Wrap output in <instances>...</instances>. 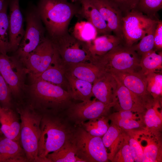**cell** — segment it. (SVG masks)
<instances>
[{
	"label": "cell",
	"instance_id": "cell-31",
	"mask_svg": "<svg viewBox=\"0 0 162 162\" xmlns=\"http://www.w3.org/2000/svg\"><path fill=\"white\" fill-rule=\"evenodd\" d=\"M98 34L96 29L91 23L81 21L75 24L72 35L79 40L88 43L94 40Z\"/></svg>",
	"mask_w": 162,
	"mask_h": 162
},
{
	"label": "cell",
	"instance_id": "cell-45",
	"mask_svg": "<svg viewBox=\"0 0 162 162\" xmlns=\"http://www.w3.org/2000/svg\"><path fill=\"white\" fill-rule=\"evenodd\" d=\"M1 132H1V130H0V134H1Z\"/></svg>",
	"mask_w": 162,
	"mask_h": 162
},
{
	"label": "cell",
	"instance_id": "cell-40",
	"mask_svg": "<svg viewBox=\"0 0 162 162\" xmlns=\"http://www.w3.org/2000/svg\"><path fill=\"white\" fill-rule=\"evenodd\" d=\"M124 14L136 9L140 0H111Z\"/></svg>",
	"mask_w": 162,
	"mask_h": 162
},
{
	"label": "cell",
	"instance_id": "cell-39",
	"mask_svg": "<svg viewBox=\"0 0 162 162\" xmlns=\"http://www.w3.org/2000/svg\"><path fill=\"white\" fill-rule=\"evenodd\" d=\"M11 93L9 86L0 73V102L5 106L10 104Z\"/></svg>",
	"mask_w": 162,
	"mask_h": 162
},
{
	"label": "cell",
	"instance_id": "cell-12",
	"mask_svg": "<svg viewBox=\"0 0 162 162\" xmlns=\"http://www.w3.org/2000/svg\"><path fill=\"white\" fill-rule=\"evenodd\" d=\"M110 73L137 96L146 109L153 105L154 100L147 89L146 76L140 71H116Z\"/></svg>",
	"mask_w": 162,
	"mask_h": 162
},
{
	"label": "cell",
	"instance_id": "cell-41",
	"mask_svg": "<svg viewBox=\"0 0 162 162\" xmlns=\"http://www.w3.org/2000/svg\"><path fill=\"white\" fill-rule=\"evenodd\" d=\"M141 115L129 110H119L114 112L107 117L110 120L117 119H143Z\"/></svg>",
	"mask_w": 162,
	"mask_h": 162
},
{
	"label": "cell",
	"instance_id": "cell-9",
	"mask_svg": "<svg viewBox=\"0 0 162 162\" xmlns=\"http://www.w3.org/2000/svg\"><path fill=\"white\" fill-rule=\"evenodd\" d=\"M32 82L33 95L44 104L59 107L67 104L71 98L68 92L59 86L42 80Z\"/></svg>",
	"mask_w": 162,
	"mask_h": 162
},
{
	"label": "cell",
	"instance_id": "cell-15",
	"mask_svg": "<svg viewBox=\"0 0 162 162\" xmlns=\"http://www.w3.org/2000/svg\"><path fill=\"white\" fill-rule=\"evenodd\" d=\"M99 10L107 26L115 35L123 41L122 30V13L111 0H90Z\"/></svg>",
	"mask_w": 162,
	"mask_h": 162
},
{
	"label": "cell",
	"instance_id": "cell-23",
	"mask_svg": "<svg viewBox=\"0 0 162 162\" xmlns=\"http://www.w3.org/2000/svg\"><path fill=\"white\" fill-rule=\"evenodd\" d=\"M1 131L5 137L19 142L20 124L15 113L8 107L2 108L0 112Z\"/></svg>",
	"mask_w": 162,
	"mask_h": 162
},
{
	"label": "cell",
	"instance_id": "cell-25",
	"mask_svg": "<svg viewBox=\"0 0 162 162\" xmlns=\"http://www.w3.org/2000/svg\"><path fill=\"white\" fill-rule=\"evenodd\" d=\"M123 43L120 38L110 34L97 36L94 40L87 43L94 57L102 56Z\"/></svg>",
	"mask_w": 162,
	"mask_h": 162
},
{
	"label": "cell",
	"instance_id": "cell-22",
	"mask_svg": "<svg viewBox=\"0 0 162 162\" xmlns=\"http://www.w3.org/2000/svg\"><path fill=\"white\" fill-rule=\"evenodd\" d=\"M25 152L18 141L5 137L0 140V162H25Z\"/></svg>",
	"mask_w": 162,
	"mask_h": 162
},
{
	"label": "cell",
	"instance_id": "cell-14",
	"mask_svg": "<svg viewBox=\"0 0 162 162\" xmlns=\"http://www.w3.org/2000/svg\"><path fill=\"white\" fill-rule=\"evenodd\" d=\"M158 132L145 128L133 132L143 150V162L162 161V144Z\"/></svg>",
	"mask_w": 162,
	"mask_h": 162
},
{
	"label": "cell",
	"instance_id": "cell-26",
	"mask_svg": "<svg viewBox=\"0 0 162 162\" xmlns=\"http://www.w3.org/2000/svg\"><path fill=\"white\" fill-rule=\"evenodd\" d=\"M119 127L111 123L105 134L102 138L108 153L109 160L112 161L122 145L125 135Z\"/></svg>",
	"mask_w": 162,
	"mask_h": 162
},
{
	"label": "cell",
	"instance_id": "cell-16",
	"mask_svg": "<svg viewBox=\"0 0 162 162\" xmlns=\"http://www.w3.org/2000/svg\"><path fill=\"white\" fill-rule=\"evenodd\" d=\"M9 40L10 51L18 49L25 30L24 28L23 17L20 10L19 0H11L9 15Z\"/></svg>",
	"mask_w": 162,
	"mask_h": 162
},
{
	"label": "cell",
	"instance_id": "cell-6",
	"mask_svg": "<svg viewBox=\"0 0 162 162\" xmlns=\"http://www.w3.org/2000/svg\"><path fill=\"white\" fill-rule=\"evenodd\" d=\"M71 139L76 156L86 162L108 161V153L101 137L92 136L83 128H80L72 133Z\"/></svg>",
	"mask_w": 162,
	"mask_h": 162
},
{
	"label": "cell",
	"instance_id": "cell-21",
	"mask_svg": "<svg viewBox=\"0 0 162 162\" xmlns=\"http://www.w3.org/2000/svg\"><path fill=\"white\" fill-rule=\"evenodd\" d=\"M30 75L32 81L43 80L62 88L63 86L66 85L67 86L65 79L64 68L58 56L44 72L38 74H30Z\"/></svg>",
	"mask_w": 162,
	"mask_h": 162
},
{
	"label": "cell",
	"instance_id": "cell-30",
	"mask_svg": "<svg viewBox=\"0 0 162 162\" xmlns=\"http://www.w3.org/2000/svg\"><path fill=\"white\" fill-rule=\"evenodd\" d=\"M159 100H154L153 104L146 109L143 118L146 129L159 131L161 128V113L158 110L160 107Z\"/></svg>",
	"mask_w": 162,
	"mask_h": 162
},
{
	"label": "cell",
	"instance_id": "cell-10",
	"mask_svg": "<svg viewBox=\"0 0 162 162\" xmlns=\"http://www.w3.org/2000/svg\"><path fill=\"white\" fill-rule=\"evenodd\" d=\"M58 56L51 40L47 37L30 53L23 62L26 66V73H40L47 69Z\"/></svg>",
	"mask_w": 162,
	"mask_h": 162
},
{
	"label": "cell",
	"instance_id": "cell-44",
	"mask_svg": "<svg viewBox=\"0 0 162 162\" xmlns=\"http://www.w3.org/2000/svg\"><path fill=\"white\" fill-rule=\"evenodd\" d=\"M2 109V108H1V107L0 106V111H1Z\"/></svg>",
	"mask_w": 162,
	"mask_h": 162
},
{
	"label": "cell",
	"instance_id": "cell-1",
	"mask_svg": "<svg viewBox=\"0 0 162 162\" xmlns=\"http://www.w3.org/2000/svg\"><path fill=\"white\" fill-rule=\"evenodd\" d=\"M36 8L51 40L68 32L70 20L80 9L67 0H39Z\"/></svg>",
	"mask_w": 162,
	"mask_h": 162
},
{
	"label": "cell",
	"instance_id": "cell-37",
	"mask_svg": "<svg viewBox=\"0 0 162 162\" xmlns=\"http://www.w3.org/2000/svg\"><path fill=\"white\" fill-rule=\"evenodd\" d=\"M111 123L117 125L123 130L136 131L142 128L143 124V119H117L110 120Z\"/></svg>",
	"mask_w": 162,
	"mask_h": 162
},
{
	"label": "cell",
	"instance_id": "cell-35",
	"mask_svg": "<svg viewBox=\"0 0 162 162\" xmlns=\"http://www.w3.org/2000/svg\"><path fill=\"white\" fill-rule=\"evenodd\" d=\"M157 23L141 39L138 43L132 46L139 55H141L154 49V35Z\"/></svg>",
	"mask_w": 162,
	"mask_h": 162
},
{
	"label": "cell",
	"instance_id": "cell-36",
	"mask_svg": "<svg viewBox=\"0 0 162 162\" xmlns=\"http://www.w3.org/2000/svg\"><path fill=\"white\" fill-rule=\"evenodd\" d=\"M112 162H134V158L132 149L128 142L126 136Z\"/></svg>",
	"mask_w": 162,
	"mask_h": 162
},
{
	"label": "cell",
	"instance_id": "cell-42",
	"mask_svg": "<svg viewBox=\"0 0 162 162\" xmlns=\"http://www.w3.org/2000/svg\"><path fill=\"white\" fill-rule=\"evenodd\" d=\"M154 48L158 50L162 49V21L159 20L156 25L154 35Z\"/></svg>",
	"mask_w": 162,
	"mask_h": 162
},
{
	"label": "cell",
	"instance_id": "cell-43",
	"mask_svg": "<svg viewBox=\"0 0 162 162\" xmlns=\"http://www.w3.org/2000/svg\"><path fill=\"white\" fill-rule=\"evenodd\" d=\"M6 1V0H0V11L3 7Z\"/></svg>",
	"mask_w": 162,
	"mask_h": 162
},
{
	"label": "cell",
	"instance_id": "cell-4",
	"mask_svg": "<svg viewBox=\"0 0 162 162\" xmlns=\"http://www.w3.org/2000/svg\"><path fill=\"white\" fill-rule=\"evenodd\" d=\"M122 43L104 55L94 57V63L104 72L109 73L136 71L140 67L139 55L132 46Z\"/></svg>",
	"mask_w": 162,
	"mask_h": 162
},
{
	"label": "cell",
	"instance_id": "cell-2",
	"mask_svg": "<svg viewBox=\"0 0 162 162\" xmlns=\"http://www.w3.org/2000/svg\"><path fill=\"white\" fill-rule=\"evenodd\" d=\"M40 129L38 156L40 162H50L48 154L60 148L71 138L72 133L59 120L47 117L42 118Z\"/></svg>",
	"mask_w": 162,
	"mask_h": 162
},
{
	"label": "cell",
	"instance_id": "cell-8",
	"mask_svg": "<svg viewBox=\"0 0 162 162\" xmlns=\"http://www.w3.org/2000/svg\"><path fill=\"white\" fill-rule=\"evenodd\" d=\"M159 20L150 18L136 9L123 14L122 30L124 44L129 47L132 46Z\"/></svg>",
	"mask_w": 162,
	"mask_h": 162
},
{
	"label": "cell",
	"instance_id": "cell-18",
	"mask_svg": "<svg viewBox=\"0 0 162 162\" xmlns=\"http://www.w3.org/2000/svg\"><path fill=\"white\" fill-rule=\"evenodd\" d=\"M116 84V79L112 74L104 72L92 84L93 96L104 104H115L114 100Z\"/></svg>",
	"mask_w": 162,
	"mask_h": 162
},
{
	"label": "cell",
	"instance_id": "cell-33",
	"mask_svg": "<svg viewBox=\"0 0 162 162\" xmlns=\"http://www.w3.org/2000/svg\"><path fill=\"white\" fill-rule=\"evenodd\" d=\"M162 8V0H140L136 9L152 19L159 20L157 12Z\"/></svg>",
	"mask_w": 162,
	"mask_h": 162
},
{
	"label": "cell",
	"instance_id": "cell-28",
	"mask_svg": "<svg viewBox=\"0 0 162 162\" xmlns=\"http://www.w3.org/2000/svg\"><path fill=\"white\" fill-rule=\"evenodd\" d=\"M140 62V71L143 75L159 72L162 68V52L154 49L141 55Z\"/></svg>",
	"mask_w": 162,
	"mask_h": 162
},
{
	"label": "cell",
	"instance_id": "cell-5",
	"mask_svg": "<svg viewBox=\"0 0 162 162\" xmlns=\"http://www.w3.org/2000/svg\"><path fill=\"white\" fill-rule=\"evenodd\" d=\"M51 40L64 68L80 63L94 61V57L87 43L78 40L68 32Z\"/></svg>",
	"mask_w": 162,
	"mask_h": 162
},
{
	"label": "cell",
	"instance_id": "cell-13",
	"mask_svg": "<svg viewBox=\"0 0 162 162\" xmlns=\"http://www.w3.org/2000/svg\"><path fill=\"white\" fill-rule=\"evenodd\" d=\"M95 98L75 104L69 109V117L75 122L80 124L87 120L106 116L110 109L114 106L113 103L104 104Z\"/></svg>",
	"mask_w": 162,
	"mask_h": 162
},
{
	"label": "cell",
	"instance_id": "cell-27",
	"mask_svg": "<svg viewBox=\"0 0 162 162\" xmlns=\"http://www.w3.org/2000/svg\"><path fill=\"white\" fill-rule=\"evenodd\" d=\"M71 137L59 149L48 154L46 158L50 162H86L76 156V147Z\"/></svg>",
	"mask_w": 162,
	"mask_h": 162
},
{
	"label": "cell",
	"instance_id": "cell-20",
	"mask_svg": "<svg viewBox=\"0 0 162 162\" xmlns=\"http://www.w3.org/2000/svg\"><path fill=\"white\" fill-rule=\"evenodd\" d=\"M81 8L78 13L96 29L98 34H110L111 32L102 15L90 0H79Z\"/></svg>",
	"mask_w": 162,
	"mask_h": 162
},
{
	"label": "cell",
	"instance_id": "cell-11",
	"mask_svg": "<svg viewBox=\"0 0 162 162\" xmlns=\"http://www.w3.org/2000/svg\"><path fill=\"white\" fill-rule=\"evenodd\" d=\"M0 73L9 86L11 93L18 94L22 89L26 69L20 64L17 58L0 52Z\"/></svg>",
	"mask_w": 162,
	"mask_h": 162
},
{
	"label": "cell",
	"instance_id": "cell-29",
	"mask_svg": "<svg viewBox=\"0 0 162 162\" xmlns=\"http://www.w3.org/2000/svg\"><path fill=\"white\" fill-rule=\"evenodd\" d=\"M8 6L6 1L0 11V52L4 55H7V52L10 51Z\"/></svg>",
	"mask_w": 162,
	"mask_h": 162
},
{
	"label": "cell",
	"instance_id": "cell-34",
	"mask_svg": "<svg viewBox=\"0 0 162 162\" xmlns=\"http://www.w3.org/2000/svg\"><path fill=\"white\" fill-rule=\"evenodd\" d=\"M147 89L154 100H159L162 94V75L160 73L154 72L146 76Z\"/></svg>",
	"mask_w": 162,
	"mask_h": 162
},
{
	"label": "cell",
	"instance_id": "cell-19",
	"mask_svg": "<svg viewBox=\"0 0 162 162\" xmlns=\"http://www.w3.org/2000/svg\"><path fill=\"white\" fill-rule=\"evenodd\" d=\"M64 68L65 73L92 84L105 72L93 62L80 63Z\"/></svg>",
	"mask_w": 162,
	"mask_h": 162
},
{
	"label": "cell",
	"instance_id": "cell-32",
	"mask_svg": "<svg viewBox=\"0 0 162 162\" xmlns=\"http://www.w3.org/2000/svg\"><path fill=\"white\" fill-rule=\"evenodd\" d=\"M109 120L106 116H103L89 120L86 122H82L80 124L91 135L101 137L106 132L110 126Z\"/></svg>",
	"mask_w": 162,
	"mask_h": 162
},
{
	"label": "cell",
	"instance_id": "cell-24",
	"mask_svg": "<svg viewBox=\"0 0 162 162\" xmlns=\"http://www.w3.org/2000/svg\"><path fill=\"white\" fill-rule=\"evenodd\" d=\"M67 80V91L71 98L76 100L87 101L93 96L92 84L73 76L65 72Z\"/></svg>",
	"mask_w": 162,
	"mask_h": 162
},
{
	"label": "cell",
	"instance_id": "cell-17",
	"mask_svg": "<svg viewBox=\"0 0 162 162\" xmlns=\"http://www.w3.org/2000/svg\"><path fill=\"white\" fill-rule=\"evenodd\" d=\"M114 77L117 83L114 100V106H116L119 111L129 110L140 115L144 113L146 109L142 100Z\"/></svg>",
	"mask_w": 162,
	"mask_h": 162
},
{
	"label": "cell",
	"instance_id": "cell-7",
	"mask_svg": "<svg viewBox=\"0 0 162 162\" xmlns=\"http://www.w3.org/2000/svg\"><path fill=\"white\" fill-rule=\"evenodd\" d=\"M26 28L16 51L17 57L23 62L29 54L46 38L45 29L36 7L26 13Z\"/></svg>",
	"mask_w": 162,
	"mask_h": 162
},
{
	"label": "cell",
	"instance_id": "cell-3",
	"mask_svg": "<svg viewBox=\"0 0 162 162\" xmlns=\"http://www.w3.org/2000/svg\"><path fill=\"white\" fill-rule=\"evenodd\" d=\"M21 120L20 140L28 162H40L38 156L41 116L28 108L18 110Z\"/></svg>",
	"mask_w": 162,
	"mask_h": 162
},
{
	"label": "cell",
	"instance_id": "cell-38",
	"mask_svg": "<svg viewBox=\"0 0 162 162\" xmlns=\"http://www.w3.org/2000/svg\"><path fill=\"white\" fill-rule=\"evenodd\" d=\"M129 132H130L133 134L130 136H126V137L129 144L131 147L133 153L134 161L143 162V154L142 148L133 131Z\"/></svg>",
	"mask_w": 162,
	"mask_h": 162
}]
</instances>
